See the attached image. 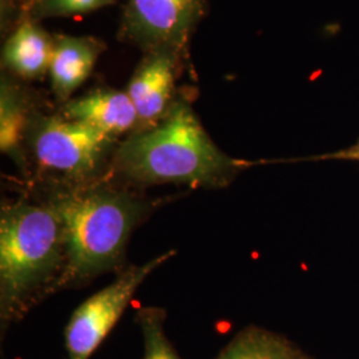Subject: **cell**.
Returning <instances> with one entry per match:
<instances>
[{
	"mask_svg": "<svg viewBox=\"0 0 359 359\" xmlns=\"http://www.w3.org/2000/svg\"><path fill=\"white\" fill-rule=\"evenodd\" d=\"M248 163L224 154L188 104L172 105L156 126L123 142L115 168L142 185L184 184L221 188Z\"/></svg>",
	"mask_w": 359,
	"mask_h": 359,
	"instance_id": "obj_1",
	"label": "cell"
},
{
	"mask_svg": "<svg viewBox=\"0 0 359 359\" xmlns=\"http://www.w3.org/2000/svg\"><path fill=\"white\" fill-rule=\"evenodd\" d=\"M65 231V259L51 287L59 290L116 266L129 236L147 212L132 194L104 185L56 193L48 203Z\"/></svg>",
	"mask_w": 359,
	"mask_h": 359,
	"instance_id": "obj_2",
	"label": "cell"
},
{
	"mask_svg": "<svg viewBox=\"0 0 359 359\" xmlns=\"http://www.w3.org/2000/svg\"><path fill=\"white\" fill-rule=\"evenodd\" d=\"M65 231L48 205L15 203L0 213V316L3 329L65 266ZM50 286V287H51Z\"/></svg>",
	"mask_w": 359,
	"mask_h": 359,
	"instance_id": "obj_3",
	"label": "cell"
},
{
	"mask_svg": "<svg viewBox=\"0 0 359 359\" xmlns=\"http://www.w3.org/2000/svg\"><path fill=\"white\" fill-rule=\"evenodd\" d=\"M175 255L176 250H169L142 265L129 266L114 283L84 301L65 327L68 359H90L124 314L137 289Z\"/></svg>",
	"mask_w": 359,
	"mask_h": 359,
	"instance_id": "obj_4",
	"label": "cell"
},
{
	"mask_svg": "<svg viewBox=\"0 0 359 359\" xmlns=\"http://www.w3.org/2000/svg\"><path fill=\"white\" fill-rule=\"evenodd\" d=\"M114 139L90 126L63 117H41L31 130L32 151L47 170L84 180L102 164Z\"/></svg>",
	"mask_w": 359,
	"mask_h": 359,
	"instance_id": "obj_5",
	"label": "cell"
},
{
	"mask_svg": "<svg viewBox=\"0 0 359 359\" xmlns=\"http://www.w3.org/2000/svg\"><path fill=\"white\" fill-rule=\"evenodd\" d=\"M204 11V0H129L126 31L145 47L168 50L185 43Z\"/></svg>",
	"mask_w": 359,
	"mask_h": 359,
	"instance_id": "obj_6",
	"label": "cell"
},
{
	"mask_svg": "<svg viewBox=\"0 0 359 359\" xmlns=\"http://www.w3.org/2000/svg\"><path fill=\"white\" fill-rule=\"evenodd\" d=\"M170 52H154L129 81L127 93L142 124L154 127L169 111L175 87V59Z\"/></svg>",
	"mask_w": 359,
	"mask_h": 359,
	"instance_id": "obj_7",
	"label": "cell"
},
{
	"mask_svg": "<svg viewBox=\"0 0 359 359\" xmlns=\"http://www.w3.org/2000/svg\"><path fill=\"white\" fill-rule=\"evenodd\" d=\"M63 116L97 129L111 139L128 132L139 123L137 111L128 93L116 90H96L71 100L65 104Z\"/></svg>",
	"mask_w": 359,
	"mask_h": 359,
	"instance_id": "obj_8",
	"label": "cell"
},
{
	"mask_svg": "<svg viewBox=\"0 0 359 359\" xmlns=\"http://www.w3.org/2000/svg\"><path fill=\"white\" fill-rule=\"evenodd\" d=\"M99 51L96 43L87 38L67 36L55 43L48 72L60 100L68 99L90 77Z\"/></svg>",
	"mask_w": 359,
	"mask_h": 359,
	"instance_id": "obj_9",
	"label": "cell"
},
{
	"mask_svg": "<svg viewBox=\"0 0 359 359\" xmlns=\"http://www.w3.org/2000/svg\"><path fill=\"white\" fill-rule=\"evenodd\" d=\"M53 47L55 44L41 28L26 22L7 40L3 62L19 76L36 79L50 71Z\"/></svg>",
	"mask_w": 359,
	"mask_h": 359,
	"instance_id": "obj_10",
	"label": "cell"
},
{
	"mask_svg": "<svg viewBox=\"0 0 359 359\" xmlns=\"http://www.w3.org/2000/svg\"><path fill=\"white\" fill-rule=\"evenodd\" d=\"M216 359H311L294 342L259 326H248L234 335Z\"/></svg>",
	"mask_w": 359,
	"mask_h": 359,
	"instance_id": "obj_11",
	"label": "cell"
},
{
	"mask_svg": "<svg viewBox=\"0 0 359 359\" xmlns=\"http://www.w3.org/2000/svg\"><path fill=\"white\" fill-rule=\"evenodd\" d=\"M27 128L25 97L8 83H1L0 92V149L19 158Z\"/></svg>",
	"mask_w": 359,
	"mask_h": 359,
	"instance_id": "obj_12",
	"label": "cell"
},
{
	"mask_svg": "<svg viewBox=\"0 0 359 359\" xmlns=\"http://www.w3.org/2000/svg\"><path fill=\"white\" fill-rule=\"evenodd\" d=\"M136 320L142 330L144 359H181L165 333L164 310L140 309Z\"/></svg>",
	"mask_w": 359,
	"mask_h": 359,
	"instance_id": "obj_13",
	"label": "cell"
},
{
	"mask_svg": "<svg viewBox=\"0 0 359 359\" xmlns=\"http://www.w3.org/2000/svg\"><path fill=\"white\" fill-rule=\"evenodd\" d=\"M112 1L114 0H40L36 11L41 16H71L95 11Z\"/></svg>",
	"mask_w": 359,
	"mask_h": 359,
	"instance_id": "obj_14",
	"label": "cell"
},
{
	"mask_svg": "<svg viewBox=\"0 0 359 359\" xmlns=\"http://www.w3.org/2000/svg\"><path fill=\"white\" fill-rule=\"evenodd\" d=\"M304 161H354L359 163V139L350 147L329 154H318L302 158Z\"/></svg>",
	"mask_w": 359,
	"mask_h": 359,
	"instance_id": "obj_15",
	"label": "cell"
}]
</instances>
